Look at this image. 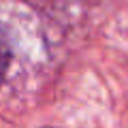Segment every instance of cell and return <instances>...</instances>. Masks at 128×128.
I'll use <instances>...</instances> for the list:
<instances>
[{"label":"cell","mask_w":128,"mask_h":128,"mask_svg":"<svg viewBox=\"0 0 128 128\" xmlns=\"http://www.w3.org/2000/svg\"><path fill=\"white\" fill-rule=\"evenodd\" d=\"M6 66H9V45H6L4 36L0 34V79H2V75H4Z\"/></svg>","instance_id":"obj_1"}]
</instances>
